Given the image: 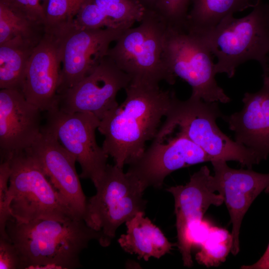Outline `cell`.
I'll list each match as a JSON object with an SVG mask.
<instances>
[{"instance_id":"cell-1","label":"cell","mask_w":269,"mask_h":269,"mask_svg":"<svg viewBox=\"0 0 269 269\" xmlns=\"http://www.w3.org/2000/svg\"><path fill=\"white\" fill-rule=\"evenodd\" d=\"M124 102L101 120L102 147L116 166L123 168L145 150L153 139L170 107L173 92L159 85L131 82Z\"/></svg>"},{"instance_id":"cell-2","label":"cell","mask_w":269,"mask_h":269,"mask_svg":"<svg viewBox=\"0 0 269 269\" xmlns=\"http://www.w3.org/2000/svg\"><path fill=\"white\" fill-rule=\"evenodd\" d=\"M5 231L18 252L20 269L79 268L81 253L99 237L83 219H78L41 218L27 222L11 219Z\"/></svg>"},{"instance_id":"cell-3","label":"cell","mask_w":269,"mask_h":269,"mask_svg":"<svg viewBox=\"0 0 269 269\" xmlns=\"http://www.w3.org/2000/svg\"><path fill=\"white\" fill-rule=\"evenodd\" d=\"M224 116L218 102H206L191 96L182 101L173 92L169 110L155 138L167 136L178 128L179 132L214 160L236 161L251 169L260 160L252 150L232 140L220 130L216 120Z\"/></svg>"},{"instance_id":"cell-4","label":"cell","mask_w":269,"mask_h":269,"mask_svg":"<svg viewBox=\"0 0 269 269\" xmlns=\"http://www.w3.org/2000/svg\"><path fill=\"white\" fill-rule=\"evenodd\" d=\"M200 39L217 58L216 74L232 78L238 66L250 60L260 63L265 72L269 61V4L262 1L242 18L228 16Z\"/></svg>"},{"instance_id":"cell-5","label":"cell","mask_w":269,"mask_h":269,"mask_svg":"<svg viewBox=\"0 0 269 269\" xmlns=\"http://www.w3.org/2000/svg\"><path fill=\"white\" fill-rule=\"evenodd\" d=\"M138 26L125 30L107 56L128 74L131 82L159 85L175 82L164 60L168 27L153 11H145Z\"/></svg>"},{"instance_id":"cell-6","label":"cell","mask_w":269,"mask_h":269,"mask_svg":"<svg viewBox=\"0 0 269 269\" xmlns=\"http://www.w3.org/2000/svg\"><path fill=\"white\" fill-rule=\"evenodd\" d=\"M95 188V195L87 199L83 219L98 234L99 244L107 247L122 224L144 212V191L123 168L109 164Z\"/></svg>"},{"instance_id":"cell-7","label":"cell","mask_w":269,"mask_h":269,"mask_svg":"<svg viewBox=\"0 0 269 269\" xmlns=\"http://www.w3.org/2000/svg\"><path fill=\"white\" fill-rule=\"evenodd\" d=\"M8 183L12 219L27 222L41 218L78 219L26 149L9 157Z\"/></svg>"},{"instance_id":"cell-8","label":"cell","mask_w":269,"mask_h":269,"mask_svg":"<svg viewBox=\"0 0 269 269\" xmlns=\"http://www.w3.org/2000/svg\"><path fill=\"white\" fill-rule=\"evenodd\" d=\"M212 54L200 38L168 28L164 60L172 77L187 82L192 88V97L206 102L227 103L231 99L215 79Z\"/></svg>"},{"instance_id":"cell-9","label":"cell","mask_w":269,"mask_h":269,"mask_svg":"<svg viewBox=\"0 0 269 269\" xmlns=\"http://www.w3.org/2000/svg\"><path fill=\"white\" fill-rule=\"evenodd\" d=\"M45 119L42 129L74 157L81 168L80 177L91 180L96 187L108 164L109 155L96 139L100 120L91 113H67L56 108L46 112Z\"/></svg>"},{"instance_id":"cell-10","label":"cell","mask_w":269,"mask_h":269,"mask_svg":"<svg viewBox=\"0 0 269 269\" xmlns=\"http://www.w3.org/2000/svg\"><path fill=\"white\" fill-rule=\"evenodd\" d=\"M131 80L107 56L91 74L58 94L55 108L67 113H91L101 120L119 105L117 95Z\"/></svg>"},{"instance_id":"cell-11","label":"cell","mask_w":269,"mask_h":269,"mask_svg":"<svg viewBox=\"0 0 269 269\" xmlns=\"http://www.w3.org/2000/svg\"><path fill=\"white\" fill-rule=\"evenodd\" d=\"M213 160L179 132L166 141L164 137L154 138L139 157L128 164L127 173L144 191L149 187L160 188L166 177L176 170Z\"/></svg>"},{"instance_id":"cell-12","label":"cell","mask_w":269,"mask_h":269,"mask_svg":"<svg viewBox=\"0 0 269 269\" xmlns=\"http://www.w3.org/2000/svg\"><path fill=\"white\" fill-rule=\"evenodd\" d=\"M166 190L174 200L178 248L183 265L190 268L193 265L192 234L203 221L209 207L221 205L224 198L215 193L217 188L214 177L205 165L193 173L185 185L171 186Z\"/></svg>"},{"instance_id":"cell-13","label":"cell","mask_w":269,"mask_h":269,"mask_svg":"<svg viewBox=\"0 0 269 269\" xmlns=\"http://www.w3.org/2000/svg\"><path fill=\"white\" fill-rule=\"evenodd\" d=\"M126 29L71 28L63 35L58 94L91 74L107 56L110 44Z\"/></svg>"},{"instance_id":"cell-14","label":"cell","mask_w":269,"mask_h":269,"mask_svg":"<svg viewBox=\"0 0 269 269\" xmlns=\"http://www.w3.org/2000/svg\"><path fill=\"white\" fill-rule=\"evenodd\" d=\"M26 150L73 212L83 219L87 199L76 172L74 157L54 135L42 129Z\"/></svg>"},{"instance_id":"cell-15","label":"cell","mask_w":269,"mask_h":269,"mask_svg":"<svg viewBox=\"0 0 269 269\" xmlns=\"http://www.w3.org/2000/svg\"><path fill=\"white\" fill-rule=\"evenodd\" d=\"M63 36L45 32L27 63L22 92L41 112L55 107L59 85Z\"/></svg>"},{"instance_id":"cell-16","label":"cell","mask_w":269,"mask_h":269,"mask_svg":"<svg viewBox=\"0 0 269 269\" xmlns=\"http://www.w3.org/2000/svg\"><path fill=\"white\" fill-rule=\"evenodd\" d=\"M211 162L217 191L223 197L230 214L233 237L231 252L236 256L240 251L239 234L243 218L257 196L269 186V173L249 168L234 169L223 159Z\"/></svg>"},{"instance_id":"cell-17","label":"cell","mask_w":269,"mask_h":269,"mask_svg":"<svg viewBox=\"0 0 269 269\" xmlns=\"http://www.w3.org/2000/svg\"><path fill=\"white\" fill-rule=\"evenodd\" d=\"M41 113L21 91L0 89V160L31 146L41 133Z\"/></svg>"},{"instance_id":"cell-18","label":"cell","mask_w":269,"mask_h":269,"mask_svg":"<svg viewBox=\"0 0 269 269\" xmlns=\"http://www.w3.org/2000/svg\"><path fill=\"white\" fill-rule=\"evenodd\" d=\"M242 109L223 119L234 132L235 141L252 150L260 161L269 155V85L255 93H245Z\"/></svg>"},{"instance_id":"cell-19","label":"cell","mask_w":269,"mask_h":269,"mask_svg":"<svg viewBox=\"0 0 269 269\" xmlns=\"http://www.w3.org/2000/svg\"><path fill=\"white\" fill-rule=\"evenodd\" d=\"M126 233L118 241L126 252L137 256L138 259L148 261L159 259L169 253L175 245L170 242L158 227L139 212L126 223Z\"/></svg>"},{"instance_id":"cell-20","label":"cell","mask_w":269,"mask_h":269,"mask_svg":"<svg viewBox=\"0 0 269 269\" xmlns=\"http://www.w3.org/2000/svg\"><path fill=\"white\" fill-rule=\"evenodd\" d=\"M262 0H191L186 32L202 38L225 18L236 12L255 7Z\"/></svg>"},{"instance_id":"cell-21","label":"cell","mask_w":269,"mask_h":269,"mask_svg":"<svg viewBox=\"0 0 269 269\" xmlns=\"http://www.w3.org/2000/svg\"><path fill=\"white\" fill-rule=\"evenodd\" d=\"M38 44L14 38L0 44V88L22 92L27 63Z\"/></svg>"},{"instance_id":"cell-22","label":"cell","mask_w":269,"mask_h":269,"mask_svg":"<svg viewBox=\"0 0 269 269\" xmlns=\"http://www.w3.org/2000/svg\"><path fill=\"white\" fill-rule=\"evenodd\" d=\"M98 10L102 28L127 29L140 22L145 10L136 0H92Z\"/></svg>"},{"instance_id":"cell-23","label":"cell","mask_w":269,"mask_h":269,"mask_svg":"<svg viewBox=\"0 0 269 269\" xmlns=\"http://www.w3.org/2000/svg\"><path fill=\"white\" fill-rule=\"evenodd\" d=\"M44 33V25L24 17L0 2V44L16 38L38 44Z\"/></svg>"},{"instance_id":"cell-24","label":"cell","mask_w":269,"mask_h":269,"mask_svg":"<svg viewBox=\"0 0 269 269\" xmlns=\"http://www.w3.org/2000/svg\"><path fill=\"white\" fill-rule=\"evenodd\" d=\"M84 0H47L43 7L45 32L62 36L74 26V18Z\"/></svg>"},{"instance_id":"cell-25","label":"cell","mask_w":269,"mask_h":269,"mask_svg":"<svg viewBox=\"0 0 269 269\" xmlns=\"http://www.w3.org/2000/svg\"><path fill=\"white\" fill-rule=\"evenodd\" d=\"M232 244L231 234L225 229L212 227L200 244L201 250L196 254V260L208 267L218 266L225 261Z\"/></svg>"},{"instance_id":"cell-26","label":"cell","mask_w":269,"mask_h":269,"mask_svg":"<svg viewBox=\"0 0 269 269\" xmlns=\"http://www.w3.org/2000/svg\"><path fill=\"white\" fill-rule=\"evenodd\" d=\"M191 0H156L154 11L168 28L186 32Z\"/></svg>"},{"instance_id":"cell-27","label":"cell","mask_w":269,"mask_h":269,"mask_svg":"<svg viewBox=\"0 0 269 269\" xmlns=\"http://www.w3.org/2000/svg\"><path fill=\"white\" fill-rule=\"evenodd\" d=\"M11 173L9 159L0 160V238L8 239L5 231L8 221L12 219L10 209L8 183Z\"/></svg>"},{"instance_id":"cell-28","label":"cell","mask_w":269,"mask_h":269,"mask_svg":"<svg viewBox=\"0 0 269 269\" xmlns=\"http://www.w3.org/2000/svg\"><path fill=\"white\" fill-rule=\"evenodd\" d=\"M13 11L40 24H45V14L39 0H0Z\"/></svg>"},{"instance_id":"cell-29","label":"cell","mask_w":269,"mask_h":269,"mask_svg":"<svg viewBox=\"0 0 269 269\" xmlns=\"http://www.w3.org/2000/svg\"><path fill=\"white\" fill-rule=\"evenodd\" d=\"M21 261L14 244L8 239L0 238V269H20Z\"/></svg>"},{"instance_id":"cell-30","label":"cell","mask_w":269,"mask_h":269,"mask_svg":"<svg viewBox=\"0 0 269 269\" xmlns=\"http://www.w3.org/2000/svg\"><path fill=\"white\" fill-rule=\"evenodd\" d=\"M267 192L269 193V186L266 189ZM243 269H269V244L263 255L255 263L248 266H243L241 268Z\"/></svg>"},{"instance_id":"cell-31","label":"cell","mask_w":269,"mask_h":269,"mask_svg":"<svg viewBox=\"0 0 269 269\" xmlns=\"http://www.w3.org/2000/svg\"><path fill=\"white\" fill-rule=\"evenodd\" d=\"M140 3L145 11H153L156 0H136Z\"/></svg>"},{"instance_id":"cell-32","label":"cell","mask_w":269,"mask_h":269,"mask_svg":"<svg viewBox=\"0 0 269 269\" xmlns=\"http://www.w3.org/2000/svg\"><path fill=\"white\" fill-rule=\"evenodd\" d=\"M263 83L269 85V61L268 68L263 74Z\"/></svg>"},{"instance_id":"cell-33","label":"cell","mask_w":269,"mask_h":269,"mask_svg":"<svg viewBox=\"0 0 269 269\" xmlns=\"http://www.w3.org/2000/svg\"><path fill=\"white\" fill-rule=\"evenodd\" d=\"M43 8L44 6L45 5V3H46L47 0H39Z\"/></svg>"}]
</instances>
